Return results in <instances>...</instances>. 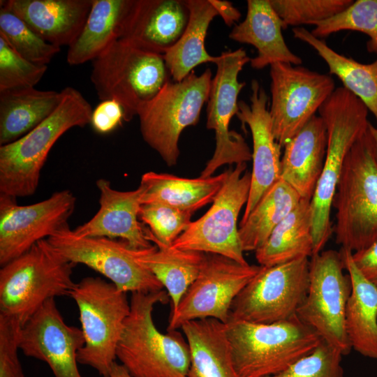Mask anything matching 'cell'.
I'll list each match as a JSON object with an SVG mask.
<instances>
[{
    "label": "cell",
    "instance_id": "6da1fadb",
    "mask_svg": "<svg viewBox=\"0 0 377 377\" xmlns=\"http://www.w3.org/2000/svg\"><path fill=\"white\" fill-rule=\"evenodd\" d=\"M170 301L164 290L133 293L117 357L133 377H187L191 364L186 339L177 330L161 333L152 311Z\"/></svg>",
    "mask_w": 377,
    "mask_h": 377
},
{
    "label": "cell",
    "instance_id": "7a4b0ae2",
    "mask_svg": "<svg viewBox=\"0 0 377 377\" xmlns=\"http://www.w3.org/2000/svg\"><path fill=\"white\" fill-rule=\"evenodd\" d=\"M56 110L18 140L0 146V194L14 198L36 191L40 172L56 142L69 129L91 122L93 109L72 87L61 90Z\"/></svg>",
    "mask_w": 377,
    "mask_h": 377
},
{
    "label": "cell",
    "instance_id": "3957f363",
    "mask_svg": "<svg viewBox=\"0 0 377 377\" xmlns=\"http://www.w3.org/2000/svg\"><path fill=\"white\" fill-rule=\"evenodd\" d=\"M225 328L239 377L276 374L311 353L323 339L297 315L270 324L230 319Z\"/></svg>",
    "mask_w": 377,
    "mask_h": 377
},
{
    "label": "cell",
    "instance_id": "277c9868",
    "mask_svg": "<svg viewBox=\"0 0 377 377\" xmlns=\"http://www.w3.org/2000/svg\"><path fill=\"white\" fill-rule=\"evenodd\" d=\"M327 133L323 169L311 200L313 254L322 251L333 232L330 212L346 157L367 131L369 121L363 103L343 87L320 107Z\"/></svg>",
    "mask_w": 377,
    "mask_h": 377
},
{
    "label": "cell",
    "instance_id": "5b68a950",
    "mask_svg": "<svg viewBox=\"0 0 377 377\" xmlns=\"http://www.w3.org/2000/svg\"><path fill=\"white\" fill-rule=\"evenodd\" d=\"M332 206L341 248L353 253L377 242V163L368 130L346 157Z\"/></svg>",
    "mask_w": 377,
    "mask_h": 377
},
{
    "label": "cell",
    "instance_id": "8992f818",
    "mask_svg": "<svg viewBox=\"0 0 377 377\" xmlns=\"http://www.w3.org/2000/svg\"><path fill=\"white\" fill-rule=\"evenodd\" d=\"M75 265L62 256L47 239L1 266L0 314L22 326L49 299L68 295L76 283Z\"/></svg>",
    "mask_w": 377,
    "mask_h": 377
},
{
    "label": "cell",
    "instance_id": "52a82bcc",
    "mask_svg": "<svg viewBox=\"0 0 377 377\" xmlns=\"http://www.w3.org/2000/svg\"><path fill=\"white\" fill-rule=\"evenodd\" d=\"M91 81L101 101L112 99L123 108L125 121L172 80L163 55L118 40L92 61Z\"/></svg>",
    "mask_w": 377,
    "mask_h": 377
},
{
    "label": "cell",
    "instance_id": "ba28073f",
    "mask_svg": "<svg viewBox=\"0 0 377 377\" xmlns=\"http://www.w3.org/2000/svg\"><path fill=\"white\" fill-rule=\"evenodd\" d=\"M126 293L100 277L87 276L76 283L69 296L79 310L84 344L77 362L110 377L117 346L130 312Z\"/></svg>",
    "mask_w": 377,
    "mask_h": 377
},
{
    "label": "cell",
    "instance_id": "9c48e42d",
    "mask_svg": "<svg viewBox=\"0 0 377 377\" xmlns=\"http://www.w3.org/2000/svg\"><path fill=\"white\" fill-rule=\"evenodd\" d=\"M212 80L209 68L200 75L193 71L179 82H168L138 110L143 140L168 166L177 163L182 132L198 123L203 105L209 98Z\"/></svg>",
    "mask_w": 377,
    "mask_h": 377
},
{
    "label": "cell",
    "instance_id": "30bf717a",
    "mask_svg": "<svg viewBox=\"0 0 377 377\" xmlns=\"http://www.w3.org/2000/svg\"><path fill=\"white\" fill-rule=\"evenodd\" d=\"M344 270L340 251L330 249L313 254L309 260L307 295L297 316L346 355L353 349L345 325L352 282Z\"/></svg>",
    "mask_w": 377,
    "mask_h": 377
},
{
    "label": "cell",
    "instance_id": "8fae6325",
    "mask_svg": "<svg viewBox=\"0 0 377 377\" xmlns=\"http://www.w3.org/2000/svg\"><path fill=\"white\" fill-rule=\"evenodd\" d=\"M309 286V258L262 266L233 300L229 320L260 324L288 320L297 315Z\"/></svg>",
    "mask_w": 377,
    "mask_h": 377
},
{
    "label": "cell",
    "instance_id": "7c38bea8",
    "mask_svg": "<svg viewBox=\"0 0 377 377\" xmlns=\"http://www.w3.org/2000/svg\"><path fill=\"white\" fill-rule=\"evenodd\" d=\"M251 172L246 163L229 170L226 179L209 210L191 221L171 246L205 253L219 254L247 264L239 236L237 219L247 202Z\"/></svg>",
    "mask_w": 377,
    "mask_h": 377
},
{
    "label": "cell",
    "instance_id": "4fadbf2b",
    "mask_svg": "<svg viewBox=\"0 0 377 377\" xmlns=\"http://www.w3.org/2000/svg\"><path fill=\"white\" fill-rule=\"evenodd\" d=\"M269 75L272 129L283 147L316 115L336 89L335 82L330 74L286 63L271 65Z\"/></svg>",
    "mask_w": 377,
    "mask_h": 377
},
{
    "label": "cell",
    "instance_id": "5bb4252c",
    "mask_svg": "<svg viewBox=\"0 0 377 377\" xmlns=\"http://www.w3.org/2000/svg\"><path fill=\"white\" fill-rule=\"evenodd\" d=\"M261 268L221 255L205 253L198 276L170 315L168 331L207 318L226 323L233 300Z\"/></svg>",
    "mask_w": 377,
    "mask_h": 377
},
{
    "label": "cell",
    "instance_id": "9a60e30c",
    "mask_svg": "<svg viewBox=\"0 0 377 377\" xmlns=\"http://www.w3.org/2000/svg\"><path fill=\"white\" fill-rule=\"evenodd\" d=\"M250 60L242 48L219 56L207 101L206 124L208 129L214 131L216 146L201 177H212L222 165L246 163L252 159V151L244 137L229 129L231 119L239 111L238 95L246 85L239 81L238 75Z\"/></svg>",
    "mask_w": 377,
    "mask_h": 377
},
{
    "label": "cell",
    "instance_id": "2e32d148",
    "mask_svg": "<svg viewBox=\"0 0 377 377\" xmlns=\"http://www.w3.org/2000/svg\"><path fill=\"white\" fill-rule=\"evenodd\" d=\"M47 240L69 262L90 267L125 293H151L163 288L156 276L138 262L136 249L123 240L78 237L68 224Z\"/></svg>",
    "mask_w": 377,
    "mask_h": 377
},
{
    "label": "cell",
    "instance_id": "e0dca14e",
    "mask_svg": "<svg viewBox=\"0 0 377 377\" xmlns=\"http://www.w3.org/2000/svg\"><path fill=\"white\" fill-rule=\"evenodd\" d=\"M75 205L70 190L54 192L28 205H19L16 198L0 194L1 267L67 225Z\"/></svg>",
    "mask_w": 377,
    "mask_h": 377
},
{
    "label": "cell",
    "instance_id": "ac0fdd59",
    "mask_svg": "<svg viewBox=\"0 0 377 377\" xmlns=\"http://www.w3.org/2000/svg\"><path fill=\"white\" fill-rule=\"evenodd\" d=\"M84 344L81 329L67 325L54 298L47 300L21 327L19 348L46 362L55 377H83L77 355Z\"/></svg>",
    "mask_w": 377,
    "mask_h": 377
},
{
    "label": "cell",
    "instance_id": "d6986e66",
    "mask_svg": "<svg viewBox=\"0 0 377 377\" xmlns=\"http://www.w3.org/2000/svg\"><path fill=\"white\" fill-rule=\"evenodd\" d=\"M250 103L238 102L237 117L242 125H247L253 140L251 187L244 212L240 223L244 222L260 198L278 180L281 175V149L272 129L267 108L268 96L258 80L251 83Z\"/></svg>",
    "mask_w": 377,
    "mask_h": 377
},
{
    "label": "cell",
    "instance_id": "ffe728a7",
    "mask_svg": "<svg viewBox=\"0 0 377 377\" xmlns=\"http://www.w3.org/2000/svg\"><path fill=\"white\" fill-rule=\"evenodd\" d=\"M100 208L88 221L73 230L78 237L121 238L130 247L145 249L151 247L147 228L139 221L144 188L121 191L114 189L110 181L99 179Z\"/></svg>",
    "mask_w": 377,
    "mask_h": 377
},
{
    "label": "cell",
    "instance_id": "44dd1931",
    "mask_svg": "<svg viewBox=\"0 0 377 377\" xmlns=\"http://www.w3.org/2000/svg\"><path fill=\"white\" fill-rule=\"evenodd\" d=\"M189 16L186 0H135L120 40L163 55L182 36Z\"/></svg>",
    "mask_w": 377,
    "mask_h": 377
},
{
    "label": "cell",
    "instance_id": "7402d4cb",
    "mask_svg": "<svg viewBox=\"0 0 377 377\" xmlns=\"http://www.w3.org/2000/svg\"><path fill=\"white\" fill-rule=\"evenodd\" d=\"M1 4L16 14L47 43L70 46L82 29L92 0H7Z\"/></svg>",
    "mask_w": 377,
    "mask_h": 377
},
{
    "label": "cell",
    "instance_id": "603a6c76",
    "mask_svg": "<svg viewBox=\"0 0 377 377\" xmlns=\"http://www.w3.org/2000/svg\"><path fill=\"white\" fill-rule=\"evenodd\" d=\"M327 143L325 123L320 116L315 115L283 147L280 179L301 199L313 198L323 169Z\"/></svg>",
    "mask_w": 377,
    "mask_h": 377
},
{
    "label": "cell",
    "instance_id": "cb8c5ba5",
    "mask_svg": "<svg viewBox=\"0 0 377 377\" xmlns=\"http://www.w3.org/2000/svg\"><path fill=\"white\" fill-rule=\"evenodd\" d=\"M282 29V20L269 0H248L246 17L234 26L229 38L257 50V55L250 60L253 69L261 70L276 63L300 66L302 59L289 49Z\"/></svg>",
    "mask_w": 377,
    "mask_h": 377
},
{
    "label": "cell",
    "instance_id": "d4e9b609",
    "mask_svg": "<svg viewBox=\"0 0 377 377\" xmlns=\"http://www.w3.org/2000/svg\"><path fill=\"white\" fill-rule=\"evenodd\" d=\"M135 0H92L86 22L68 47L69 65L93 61L123 36Z\"/></svg>",
    "mask_w": 377,
    "mask_h": 377
},
{
    "label": "cell",
    "instance_id": "484cf974",
    "mask_svg": "<svg viewBox=\"0 0 377 377\" xmlns=\"http://www.w3.org/2000/svg\"><path fill=\"white\" fill-rule=\"evenodd\" d=\"M339 251L352 282L345 320L350 343L362 355L377 360V288L360 272L352 251L343 248Z\"/></svg>",
    "mask_w": 377,
    "mask_h": 377
},
{
    "label": "cell",
    "instance_id": "4316f807",
    "mask_svg": "<svg viewBox=\"0 0 377 377\" xmlns=\"http://www.w3.org/2000/svg\"><path fill=\"white\" fill-rule=\"evenodd\" d=\"M181 329L190 350L187 377H239L224 323L207 318L188 321Z\"/></svg>",
    "mask_w": 377,
    "mask_h": 377
},
{
    "label": "cell",
    "instance_id": "83f0119b",
    "mask_svg": "<svg viewBox=\"0 0 377 377\" xmlns=\"http://www.w3.org/2000/svg\"><path fill=\"white\" fill-rule=\"evenodd\" d=\"M229 170L216 176L190 179L167 173L147 172L141 177L142 204L162 202L194 213L212 202L226 179Z\"/></svg>",
    "mask_w": 377,
    "mask_h": 377
},
{
    "label": "cell",
    "instance_id": "f1b7e54d",
    "mask_svg": "<svg viewBox=\"0 0 377 377\" xmlns=\"http://www.w3.org/2000/svg\"><path fill=\"white\" fill-rule=\"evenodd\" d=\"M154 246L135 250V258L165 288L174 312L198 276L205 253L182 250L151 239Z\"/></svg>",
    "mask_w": 377,
    "mask_h": 377
},
{
    "label": "cell",
    "instance_id": "f546056e",
    "mask_svg": "<svg viewBox=\"0 0 377 377\" xmlns=\"http://www.w3.org/2000/svg\"><path fill=\"white\" fill-rule=\"evenodd\" d=\"M62 93L32 88L0 91V146L24 136L58 107Z\"/></svg>",
    "mask_w": 377,
    "mask_h": 377
},
{
    "label": "cell",
    "instance_id": "4dcf8cb0",
    "mask_svg": "<svg viewBox=\"0 0 377 377\" xmlns=\"http://www.w3.org/2000/svg\"><path fill=\"white\" fill-rule=\"evenodd\" d=\"M255 255L259 265L264 267L311 258L313 255L311 200L301 199Z\"/></svg>",
    "mask_w": 377,
    "mask_h": 377
},
{
    "label": "cell",
    "instance_id": "1f68e13d",
    "mask_svg": "<svg viewBox=\"0 0 377 377\" xmlns=\"http://www.w3.org/2000/svg\"><path fill=\"white\" fill-rule=\"evenodd\" d=\"M293 37L308 44L326 63L330 75H334L346 89L359 98L377 121V58L369 64L360 63L338 53L306 29H293Z\"/></svg>",
    "mask_w": 377,
    "mask_h": 377
},
{
    "label": "cell",
    "instance_id": "d6a6232c",
    "mask_svg": "<svg viewBox=\"0 0 377 377\" xmlns=\"http://www.w3.org/2000/svg\"><path fill=\"white\" fill-rule=\"evenodd\" d=\"M190 11L186 28L179 40L164 54L172 80L179 82L195 67L207 62L216 64L219 56L210 55L205 40L211 22L218 15L209 0H186Z\"/></svg>",
    "mask_w": 377,
    "mask_h": 377
},
{
    "label": "cell",
    "instance_id": "836d02e7",
    "mask_svg": "<svg viewBox=\"0 0 377 377\" xmlns=\"http://www.w3.org/2000/svg\"><path fill=\"white\" fill-rule=\"evenodd\" d=\"M301 198L286 182L278 180L260 198L246 219L239 223L244 251H256L276 226L299 204Z\"/></svg>",
    "mask_w": 377,
    "mask_h": 377
},
{
    "label": "cell",
    "instance_id": "e575fe53",
    "mask_svg": "<svg viewBox=\"0 0 377 377\" xmlns=\"http://www.w3.org/2000/svg\"><path fill=\"white\" fill-rule=\"evenodd\" d=\"M311 33L323 39L341 31H359L369 39L367 50L377 54V0H357L341 13L325 20L316 22Z\"/></svg>",
    "mask_w": 377,
    "mask_h": 377
},
{
    "label": "cell",
    "instance_id": "d590c367",
    "mask_svg": "<svg viewBox=\"0 0 377 377\" xmlns=\"http://www.w3.org/2000/svg\"><path fill=\"white\" fill-rule=\"evenodd\" d=\"M0 36L22 57L37 64L47 65L60 47L38 36L10 9L1 4Z\"/></svg>",
    "mask_w": 377,
    "mask_h": 377
},
{
    "label": "cell",
    "instance_id": "8d00e7d4",
    "mask_svg": "<svg viewBox=\"0 0 377 377\" xmlns=\"http://www.w3.org/2000/svg\"><path fill=\"white\" fill-rule=\"evenodd\" d=\"M193 213L162 202L142 204L139 219L147 228L148 239L171 246L191 223Z\"/></svg>",
    "mask_w": 377,
    "mask_h": 377
},
{
    "label": "cell",
    "instance_id": "74e56055",
    "mask_svg": "<svg viewBox=\"0 0 377 377\" xmlns=\"http://www.w3.org/2000/svg\"><path fill=\"white\" fill-rule=\"evenodd\" d=\"M283 29L311 25L329 19L349 6L352 0H269Z\"/></svg>",
    "mask_w": 377,
    "mask_h": 377
},
{
    "label": "cell",
    "instance_id": "f35d334b",
    "mask_svg": "<svg viewBox=\"0 0 377 377\" xmlns=\"http://www.w3.org/2000/svg\"><path fill=\"white\" fill-rule=\"evenodd\" d=\"M47 70V65L24 59L0 36V91L34 87Z\"/></svg>",
    "mask_w": 377,
    "mask_h": 377
},
{
    "label": "cell",
    "instance_id": "ab89813d",
    "mask_svg": "<svg viewBox=\"0 0 377 377\" xmlns=\"http://www.w3.org/2000/svg\"><path fill=\"white\" fill-rule=\"evenodd\" d=\"M341 352L322 339L309 354L283 371L267 377H344Z\"/></svg>",
    "mask_w": 377,
    "mask_h": 377
},
{
    "label": "cell",
    "instance_id": "60d3db41",
    "mask_svg": "<svg viewBox=\"0 0 377 377\" xmlns=\"http://www.w3.org/2000/svg\"><path fill=\"white\" fill-rule=\"evenodd\" d=\"M20 323L0 314V377H24L17 355Z\"/></svg>",
    "mask_w": 377,
    "mask_h": 377
},
{
    "label": "cell",
    "instance_id": "b9f144b4",
    "mask_svg": "<svg viewBox=\"0 0 377 377\" xmlns=\"http://www.w3.org/2000/svg\"><path fill=\"white\" fill-rule=\"evenodd\" d=\"M125 121L121 105L112 99L101 101L93 109L91 122L93 129L100 134H107L120 126Z\"/></svg>",
    "mask_w": 377,
    "mask_h": 377
},
{
    "label": "cell",
    "instance_id": "7bdbcfd3",
    "mask_svg": "<svg viewBox=\"0 0 377 377\" xmlns=\"http://www.w3.org/2000/svg\"><path fill=\"white\" fill-rule=\"evenodd\" d=\"M352 258L362 276L377 288V242L364 249L353 252Z\"/></svg>",
    "mask_w": 377,
    "mask_h": 377
},
{
    "label": "cell",
    "instance_id": "ee69618b",
    "mask_svg": "<svg viewBox=\"0 0 377 377\" xmlns=\"http://www.w3.org/2000/svg\"><path fill=\"white\" fill-rule=\"evenodd\" d=\"M216 10L218 15L221 16L223 22L228 27L232 26L241 17L240 11L233 4L224 0H209Z\"/></svg>",
    "mask_w": 377,
    "mask_h": 377
},
{
    "label": "cell",
    "instance_id": "f6af8a7d",
    "mask_svg": "<svg viewBox=\"0 0 377 377\" xmlns=\"http://www.w3.org/2000/svg\"><path fill=\"white\" fill-rule=\"evenodd\" d=\"M110 377H133L128 370L121 364L116 362L113 364Z\"/></svg>",
    "mask_w": 377,
    "mask_h": 377
},
{
    "label": "cell",
    "instance_id": "bcb514c9",
    "mask_svg": "<svg viewBox=\"0 0 377 377\" xmlns=\"http://www.w3.org/2000/svg\"><path fill=\"white\" fill-rule=\"evenodd\" d=\"M373 146L374 154L377 163V128L374 126L370 122L367 128Z\"/></svg>",
    "mask_w": 377,
    "mask_h": 377
}]
</instances>
